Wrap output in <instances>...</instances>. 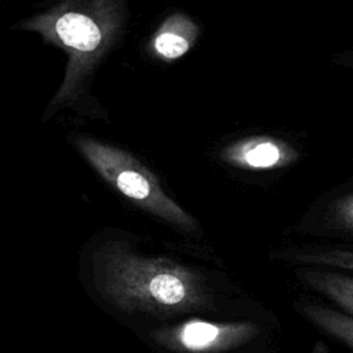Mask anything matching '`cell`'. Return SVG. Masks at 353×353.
<instances>
[{
    "label": "cell",
    "mask_w": 353,
    "mask_h": 353,
    "mask_svg": "<svg viewBox=\"0 0 353 353\" xmlns=\"http://www.w3.org/2000/svg\"><path fill=\"white\" fill-rule=\"evenodd\" d=\"M92 263L97 288L112 306L163 324L225 314V298L236 291L229 279L212 268L172 255L141 252L127 241L98 245Z\"/></svg>",
    "instance_id": "obj_1"
},
{
    "label": "cell",
    "mask_w": 353,
    "mask_h": 353,
    "mask_svg": "<svg viewBox=\"0 0 353 353\" xmlns=\"http://www.w3.org/2000/svg\"><path fill=\"white\" fill-rule=\"evenodd\" d=\"M17 29L39 33L66 54L65 74L44 119L59 110L98 116L91 95L94 70L109 50L119 28V0H43L40 8Z\"/></svg>",
    "instance_id": "obj_2"
},
{
    "label": "cell",
    "mask_w": 353,
    "mask_h": 353,
    "mask_svg": "<svg viewBox=\"0 0 353 353\" xmlns=\"http://www.w3.org/2000/svg\"><path fill=\"white\" fill-rule=\"evenodd\" d=\"M70 141L109 185L138 207L183 233L197 232L196 219L167 196L159 179L134 156L87 134H72Z\"/></svg>",
    "instance_id": "obj_3"
},
{
    "label": "cell",
    "mask_w": 353,
    "mask_h": 353,
    "mask_svg": "<svg viewBox=\"0 0 353 353\" xmlns=\"http://www.w3.org/2000/svg\"><path fill=\"white\" fill-rule=\"evenodd\" d=\"M149 336L164 353H247L268 331L258 320L196 316L161 324Z\"/></svg>",
    "instance_id": "obj_4"
},
{
    "label": "cell",
    "mask_w": 353,
    "mask_h": 353,
    "mask_svg": "<svg viewBox=\"0 0 353 353\" xmlns=\"http://www.w3.org/2000/svg\"><path fill=\"white\" fill-rule=\"evenodd\" d=\"M295 279L353 317V274L324 268H294Z\"/></svg>",
    "instance_id": "obj_5"
},
{
    "label": "cell",
    "mask_w": 353,
    "mask_h": 353,
    "mask_svg": "<svg viewBox=\"0 0 353 353\" xmlns=\"http://www.w3.org/2000/svg\"><path fill=\"white\" fill-rule=\"evenodd\" d=\"M294 307L307 323L353 350V317L309 299L296 301Z\"/></svg>",
    "instance_id": "obj_6"
},
{
    "label": "cell",
    "mask_w": 353,
    "mask_h": 353,
    "mask_svg": "<svg viewBox=\"0 0 353 353\" xmlns=\"http://www.w3.org/2000/svg\"><path fill=\"white\" fill-rule=\"evenodd\" d=\"M273 258L292 268H324L353 274V248H290L274 252Z\"/></svg>",
    "instance_id": "obj_7"
},
{
    "label": "cell",
    "mask_w": 353,
    "mask_h": 353,
    "mask_svg": "<svg viewBox=\"0 0 353 353\" xmlns=\"http://www.w3.org/2000/svg\"><path fill=\"white\" fill-rule=\"evenodd\" d=\"M230 159L251 168H272L281 164L284 154L279 143L259 138L245 141L240 143L237 149H232Z\"/></svg>",
    "instance_id": "obj_8"
},
{
    "label": "cell",
    "mask_w": 353,
    "mask_h": 353,
    "mask_svg": "<svg viewBox=\"0 0 353 353\" xmlns=\"http://www.w3.org/2000/svg\"><path fill=\"white\" fill-rule=\"evenodd\" d=\"M182 19L183 15L168 18L154 37V50L164 59H176L186 54L190 48L192 34H183L182 32H178Z\"/></svg>",
    "instance_id": "obj_9"
},
{
    "label": "cell",
    "mask_w": 353,
    "mask_h": 353,
    "mask_svg": "<svg viewBox=\"0 0 353 353\" xmlns=\"http://www.w3.org/2000/svg\"><path fill=\"white\" fill-rule=\"evenodd\" d=\"M336 221L342 230L353 233V199L341 204L336 214Z\"/></svg>",
    "instance_id": "obj_10"
},
{
    "label": "cell",
    "mask_w": 353,
    "mask_h": 353,
    "mask_svg": "<svg viewBox=\"0 0 353 353\" xmlns=\"http://www.w3.org/2000/svg\"><path fill=\"white\" fill-rule=\"evenodd\" d=\"M314 353H324V350H323V349H321V350H319V349H317Z\"/></svg>",
    "instance_id": "obj_11"
}]
</instances>
